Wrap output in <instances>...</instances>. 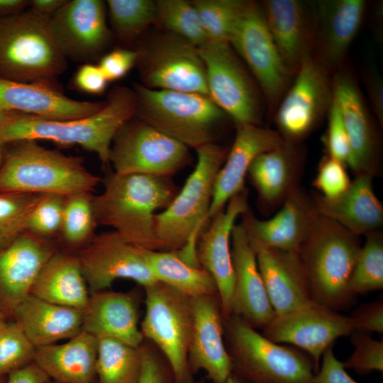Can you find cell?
Listing matches in <instances>:
<instances>
[{"label":"cell","mask_w":383,"mask_h":383,"mask_svg":"<svg viewBox=\"0 0 383 383\" xmlns=\"http://www.w3.org/2000/svg\"><path fill=\"white\" fill-rule=\"evenodd\" d=\"M133 89L117 86L104 106L95 113L72 120H50L16 113L0 126V142L45 140L61 146L77 145L94 152L104 166H109L112 140L120 127L135 114Z\"/></svg>","instance_id":"6da1fadb"},{"label":"cell","mask_w":383,"mask_h":383,"mask_svg":"<svg viewBox=\"0 0 383 383\" xmlns=\"http://www.w3.org/2000/svg\"><path fill=\"white\" fill-rule=\"evenodd\" d=\"M177 193L168 177L112 172L103 192L93 196L96 223L112 228L128 243L155 250V211L167 207Z\"/></svg>","instance_id":"7a4b0ae2"},{"label":"cell","mask_w":383,"mask_h":383,"mask_svg":"<svg viewBox=\"0 0 383 383\" xmlns=\"http://www.w3.org/2000/svg\"><path fill=\"white\" fill-rule=\"evenodd\" d=\"M196 166L172 201L154 218L156 251H175L187 262L200 266L196 244L208 221L215 178L228 152L210 143L196 149Z\"/></svg>","instance_id":"3957f363"},{"label":"cell","mask_w":383,"mask_h":383,"mask_svg":"<svg viewBox=\"0 0 383 383\" xmlns=\"http://www.w3.org/2000/svg\"><path fill=\"white\" fill-rule=\"evenodd\" d=\"M8 144L0 167V192L55 194L91 193L101 178L87 170L81 157L41 146L33 140Z\"/></svg>","instance_id":"277c9868"},{"label":"cell","mask_w":383,"mask_h":383,"mask_svg":"<svg viewBox=\"0 0 383 383\" xmlns=\"http://www.w3.org/2000/svg\"><path fill=\"white\" fill-rule=\"evenodd\" d=\"M361 247L359 236L318 215L298 251L314 301L335 311L351 302L348 284Z\"/></svg>","instance_id":"5b68a950"},{"label":"cell","mask_w":383,"mask_h":383,"mask_svg":"<svg viewBox=\"0 0 383 383\" xmlns=\"http://www.w3.org/2000/svg\"><path fill=\"white\" fill-rule=\"evenodd\" d=\"M223 335L233 373L247 383H313L316 370L307 353L270 340L242 318H223Z\"/></svg>","instance_id":"8992f818"},{"label":"cell","mask_w":383,"mask_h":383,"mask_svg":"<svg viewBox=\"0 0 383 383\" xmlns=\"http://www.w3.org/2000/svg\"><path fill=\"white\" fill-rule=\"evenodd\" d=\"M49 20L30 10L0 18V78L51 82L66 70Z\"/></svg>","instance_id":"52a82bcc"},{"label":"cell","mask_w":383,"mask_h":383,"mask_svg":"<svg viewBox=\"0 0 383 383\" xmlns=\"http://www.w3.org/2000/svg\"><path fill=\"white\" fill-rule=\"evenodd\" d=\"M135 116L195 149L213 143L216 128L228 116L209 96L153 89L138 84Z\"/></svg>","instance_id":"ba28073f"},{"label":"cell","mask_w":383,"mask_h":383,"mask_svg":"<svg viewBox=\"0 0 383 383\" xmlns=\"http://www.w3.org/2000/svg\"><path fill=\"white\" fill-rule=\"evenodd\" d=\"M145 314L140 328L170 366L175 383H194L188 362L193 325L192 298L157 282L144 288Z\"/></svg>","instance_id":"9c48e42d"},{"label":"cell","mask_w":383,"mask_h":383,"mask_svg":"<svg viewBox=\"0 0 383 383\" xmlns=\"http://www.w3.org/2000/svg\"><path fill=\"white\" fill-rule=\"evenodd\" d=\"M198 50L205 66L210 99L236 126L259 125L265 99L230 44L208 40Z\"/></svg>","instance_id":"30bf717a"},{"label":"cell","mask_w":383,"mask_h":383,"mask_svg":"<svg viewBox=\"0 0 383 383\" xmlns=\"http://www.w3.org/2000/svg\"><path fill=\"white\" fill-rule=\"evenodd\" d=\"M228 43L247 65L270 111L294 78L271 36L260 4L250 1L234 25Z\"/></svg>","instance_id":"8fae6325"},{"label":"cell","mask_w":383,"mask_h":383,"mask_svg":"<svg viewBox=\"0 0 383 383\" xmlns=\"http://www.w3.org/2000/svg\"><path fill=\"white\" fill-rule=\"evenodd\" d=\"M133 117L120 127L112 140L109 162L113 172L169 177L187 165L188 147Z\"/></svg>","instance_id":"7c38bea8"},{"label":"cell","mask_w":383,"mask_h":383,"mask_svg":"<svg viewBox=\"0 0 383 383\" xmlns=\"http://www.w3.org/2000/svg\"><path fill=\"white\" fill-rule=\"evenodd\" d=\"M137 52L136 65L144 87L209 96L198 48L185 39L167 32L154 37Z\"/></svg>","instance_id":"4fadbf2b"},{"label":"cell","mask_w":383,"mask_h":383,"mask_svg":"<svg viewBox=\"0 0 383 383\" xmlns=\"http://www.w3.org/2000/svg\"><path fill=\"white\" fill-rule=\"evenodd\" d=\"M333 101L332 77L312 56L305 60L274 111L278 132L297 144L327 116Z\"/></svg>","instance_id":"5bb4252c"},{"label":"cell","mask_w":383,"mask_h":383,"mask_svg":"<svg viewBox=\"0 0 383 383\" xmlns=\"http://www.w3.org/2000/svg\"><path fill=\"white\" fill-rule=\"evenodd\" d=\"M262 334L277 343L294 346L307 353L316 372L323 353L353 329L349 316L313 300L286 314L274 316Z\"/></svg>","instance_id":"9a60e30c"},{"label":"cell","mask_w":383,"mask_h":383,"mask_svg":"<svg viewBox=\"0 0 383 383\" xmlns=\"http://www.w3.org/2000/svg\"><path fill=\"white\" fill-rule=\"evenodd\" d=\"M75 254L90 294L108 289L118 279H131L143 288L157 282L147 264L145 249L114 231L93 236Z\"/></svg>","instance_id":"2e32d148"},{"label":"cell","mask_w":383,"mask_h":383,"mask_svg":"<svg viewBox=\"0 0 383 383\" xmlns=\"http://www.w3.org/2000/svg\"><path fill=\"white\" fill-rule=\"evenodd\" d=\"M49 22L55 41L66 59L89 61L111 38L106 3L101 0H66Z\"/></svg>","instance_id":"e0dca14e"},{"label":"cell","mask_w":383,"mask_h":383,"mask_svg":"<svg viewBox=\"0 0 383 383\" xmlns=\"http://www.w3.org/2000/svg\"><path fill=\"white\" fill-rule=\"evenodd\" d=\"M247 192L233 196L226 207L212 218L209 228L200 233L196 244L199 265L213 279L223 318L231 314L235 284L231 238L236 219L248 210Z\"/></svg>","instance_id":"ac0fdd59"},{"label":"cell","mask_w":383,"mask_h":383,"mask_svg":"<svg viewBox=\"0 0 383 383\" xmlns=\"http://www.w3.org/2000/svg\"><path fill=\"white\" fill-rule=\"evenodd\" d=\"M314 41L312 57L331 74L342 68L366 11L364 0L312 1Z\"/></svg>","instance_id":"d6986e66"},{"label":"cell","mask_w":383,"mask_h":383,"mask_svg":"<svg viewBox=\"0 0 383 383\" xmlns=\"http://www.w3.org/2000/svg\"><path fill=\"white\" fill-rule=\"evenodd\" d=\"M332 90L350 142L348 165L355 175L373 176L377 169L379 144L358 84L350 72L341 68L332 76Z\"/></svg>","instance_id":"ffe728a7"},{"label":"cell","mask_w":383,"mask_h":383,"mask_svg":"<svg viewBox=\"0 0 383 383\" xmlns=\"http://www.w3.org/2000/svg\"><path fill=\"white\" fill-rule=\"evenodd\" d=\"M193 325L188 362L193 375L204 371L211 383H222L233 365L223 335V316L218 294L192 298Z\"/></svg>","instance_id":"44dd1931"},{"label":"cell","mask_w":383,"mask_h":383,"mask_svg":"<svg viewBox=\"0 0 383 383\" xmlns=\"http://www.w3.org/2000/svg\"><path fill=\"white\" fill-rule=\"evenodd\" d=\"M57 250L50 240L26 231L0 251V311L6 318L30 294L40 270Z\"/></svg>","instance_id":"7402d4cb"},{"label":"cell","mask_w":383,"mask_h":383,"mask_svg":"<svg viewBox=\"0 0 383 383\" xmlns=\"http://www.w3.org/2000/svg\"><path fill=\"white\" fill-rule=\"evenodd\" d=\"M231 247L235 274L231 314L242 318L255 328L263 329L274 318V313L243 221L233 228Z\"/></svg>","instance_id":"603a6c76"},{"label":"cell","mask_w":383,"mask_h":383,"mask_svg":"<svg viewBox=\"0 0 383 383\" xmlns=\"http://www.w3.org/2000/svg\"><path fill=\"white\" fill-rule=\"evenodd\" d=\"M236 127L231 149L214 180L208 220L221 211L233 196L245 189V176L254 160L286 142L277 131L260 125L243 124Z\"/></svg>","instance_id":"cb8c5ba5"},{"label":"cell","mask_w":383,"mask_h":383,"mask_svg":"<svg viewBox=\"0 0 383 383\" xmlns=\"http://www.w3.org/2000/svg\"><path fill=\"white\" fill-rule=\"evenodd\" d=\"M260 5L280 55L294 75L302 62L313 53L314 16L312 1L266 0Z\"/></svg>","instance_id":"d4e9b609"},{"label":"cell","mask_w":383,"mask_h":383,"mask_svg":"<svg viewBox=\"0 0 383 383\" xmlns=\"http://www.w3.org/2000/svg\"><path fill=\"white\" fill-rule=\"evenodd\" d=\"M104 101L67 97L51 82H19L0 78V109L50 120H72L91 116Z\"/></svg>","instance_id":"484cf974"},{"label":"cell","mask_w":383,"mask_h":383,"mask_svg":"<svg viewBox=\"0 0 383 383\" xmlns=\"http://www.w3.org/2000/svg\"><path fill=\"white\" fill-rule=\"evenodd\" d=\"M318 215L312 198L298 187L271 218L260 220L249 209L241 217L251 239L267 248L298 252Z\"/></svg>","instance_id":"4316f807"},{"label":"cell","mask_w":383,"mask_h":383,"mask_svg":"<svg viewBox=\"0 0 383 383\" xmlns=\"http://www.w3.org/2000/svg\"><path fill=\"white\" fill-rule=\"evenodd\" d=\"M250 240L274 316L286 314L313 301L298 252L267 248L250 238Z\"/></svg>","instance_id":"83f0119b"},{"label":"cell","mask_w":383,"mask_h":383,"mask_svg":"<svg viewBox=\"0 0 383 383\" xmlns=\"http://www.w3.org/2000/svg\"><path fill=\"white\" fill-rule=\"evenodd\" d=\"M82 331L133 347L144 340L135 299L129 294L108 289L90 294L83 310Z\"/></svg>","instance_id":"f1b7e54d"},{"label":"cell","mask_w":383,"mask_h":383,"mask_svg":"<svg viewBox=\"0 0 383 383\" xmlns=\"http://www.w3.org/2000/svg\"><path fill=\"white\" fill-rule=\"evenodd\" d=\"M372 179L369 174L355 175L348 189L333 199L314 193L311 198L318 213L357 236L377 231L383 223V206Z\"/></svg>","instance_id":"f546056e"},{"label":"cell","mask_w":383,"mask_h":383,"mask_svg":"<svg viewBox=\"0 0 383 383\" xmlns=\"http://www.w3.org/2000/svg\"><path fill=\"white\" fill-rule=\"evenodd\" d=\"M98 339L82 331L62 344L36 348L33 362L56 383H98Z\"/></svg>","instance_id":"4dcf8cb0"},{"label":"cell","mask_w":383,"mask_h":383,"mask_svg":"<svg viewBox=\"0 0 383 383\" xmlns=\"http://www.w3.org/2000/svg\"><path fill=\"white\" fill-rule=\"evenodd\" d=\"M11 317L35 348L70 339L82 331L83 311L52 304L30 294L17 305Z\"/></svg>","instance_id":"1f68e13d"},{"label":"cell","mask_w":383,"mask_h":383,"mask_svg":"<svg viewBox=\"0 0 383 383\" xmlns=\"http://www.w3.org/2000/svg\"><path fill=\"white\" fill-rule=\"evenodd\" d=\"M30 294L52 304L83 311L90 292L76 254L57 250L40 270Z\"/></svg>","instance_id":"d6a6232c"},{"label":"cell","mask_w":383,"mask_h":383,"mask_svg":"<svg viewBox=\"0 0 383 383\" xmlns=\"http://www.w3.org/2000/svg\"><path fill=\"white\" fill-rule=\"evenodd\" d=\"M301 163L296 144L287 142L258 155L248 174L262 201L269 205L282 204L299 187Z\"/></svg>","instance_id":"836d02e7"},{"label":"cell","mask_w":383,"mask_h":383,"mask_svg":"<svg viewBox=\"0 0 383 383\" xmlns=\"http://www.w3.org/2000/svg\"><path fill=\"white\" fill-rule=\"evenodd\" d=\"M145 257L157 282L190 298L218 294L211 274L201 267L187 262L177 252L145 249Z\"/></svg>","instance_id":"e575fe53"},{"label":"cell","mask_w":383,"mask_h":383,"mask_svg":"<svg viewBox=\"0 0 383 383\" xmlns=\"http://www.w3.org/2000/svg\"><path fill=\"white\" fill-rule=\"evenodd\" d=\"M98 339V383H138L142 370L140 345L133 347L109 338Z\"/></svg>","instance_id":"d590c367"},{"label":"cell","mask_w":383,"mask_h":383,"mask_svg":"<svg viewBox=\"0 0 383 383\" xmlns=\"http://www.w3.org/2000/svg\"><path fill=\"white\" fill-rule=\"evenodd\" d=\"M353 270L348 290L354 296L383 288V237L379 230L365 235Z\"/></svg>","instance_id":"8d00e7d4"},{"label":"cell","mask_w":383,"mask_h":383,"mask_svg":"<svg viewBox=\"0 0 383 383\" xmlns=\"http://www.w3.org/2000/svg\"><path fill=\"white\" fill-rule=\"evenodd\" d=\"M156 21L168 33L179 36L196 47L208 41L199 14L192 1L185 0H158Z\"/></svg>","instance_id":"74e56055"},{"label":"cell","mask_w":383,"mask_h":383,"mask_svg":"<svg viewBox=\"0 0 383 383\" xmlns=\"http://www.w3.org/2000/svg\"><path fill=\"white\" fill-rule=\"evenodd\" d=\"M111 26L119 39L129 42L156 21V4L151 0H108Z\"/></svg>","instance_id":"f35d334b"},{"label":"cell","mask_w":383,"mask_h":383,"mask_svg":"<svg viewBox=\"0 0 383 383\" xmlns=\"http://www.w3.org/2000/svg\"><path fill=\"white\" fill-rule=\"evenodd\" d=\"M250 1L195 0L196 8L208 40L228 43L232 29Z\"/></svg>","instance_id":"ab89813d"},{"label":"cell","mask_w":383,"mask_h":383,"mask_svg":"<svg viewBox=\"0 0 383 383\" xmlns=\"http://www.w3.org/2000/svg\"><path fill=\"white\" fill-rule=\"evenodd\" d=\"M90 193H79L65 197L60 233L70 246H84L92 238L96 225Z\"/></svg>","instance_id":"60d3db41"},{"label":"cell","mask_w":383,"mask_h":383,"mask_svg":"<svg viewBox=\"0 0 383 383\" xmlns=\"http://www.w3.org/2000/svg\"><path fill=\"white\" fill-rule=\"evenodd\" d=\"M43 195L0 192V251L26 231L29 216Z\"/></svg>","instance_id":"b9f144b4"},{"label":"cell","mask_w":383,"mask_h":383,"mask_svg":"<svg viewBox=\"0 0 383 383\" xmlns=\"http://www.w3.org/2000/svg\"><path fill=\"white\" fill-rule=\"evenodd\" d=\"M36 348L15 321L0 330V379L33 362Z\"/></svg>","instance_id":"7bdbcfd3"},{"label":"cell","mask_w":383,"mask_h":383,"mask_svg":"<svg viewBox=\"0 0 383 383\" xmlns=\"http://www.w3.org/2000/svg\"><path fill=\"white\" fill-rule=\"evenodd\" d=\"M65 197L55 194H43L29 216L26 231L49 240L60 232Z\"/></svg>","instance_id":"ee69618b"},{"label":"cell","mask_w":383,"mask_h":383,"mask_svg":"<svg viewBox=\"0 0 383 383\" xmlns=\"http://www.w3.org/2000/svg\"><path fill=\"white\" fill-rule=\"evenodd\" d=\"M354 350L343 365L360 375L383 371V340L374 339L370 334L353 331L350 335Z\"/></svg>","instance_id":"f6af8a7d"},{"label":"cell","mask_w":383,"mask_h":383,"mask_svg":"<svg viewBox=\"0 0 383 383\" xmlns=\"http://www.w3.org/2000/svg\"><path fill=\"white\" fill-rule=\"evenodd\" d=\"M345 167L328 155L322 158L313 182V186L320 195L326 199H333L348 189L351 180Z\"/></svg>","instance_id":"bcb514c9"},{"label":"cell","mask_w":383,"mask_h":383,"mask_svg":"<svg viewBox=\"0 0 383 383\" xmlns=\"http://www.w3.org/2000/svg\"><path fill=\"white\" fill-rule=\"evenodd\" d=\"M327 116L328 128L324 138L327 155L348 165L350 158V142L340 111L333 98Z\"/></svg>","instance_id":"7dc6e473"},{"label":"cell","mask_w":383,"mask_h":383,"mask_svg":"<svg viewBox=\"0 0 383 383\" xmlns=\"http://www.w3.org/2000/svg\"><path fill=\"white\" fill-rule=\"evenodd\" d=\"M140 349L142 370L138 383H175L170 366L154 344L144 339Z\"/></svg>","instance_id":"c3c4849f"},{"label":"cell","mask_w":383,"mask_h":383,"mask_svg":"<svg viewBox=\"0 0 383 383\" xmlns=\"http://www.w3.org/2000/svg\"><path fill=\"white\" fill-rule=\"evenodd\" d=\"M353 331L366 333L383 332V299L363 304L349 316Z\"/></svg>","instance_id":"681fc988"},{"label":"cell","mask_w":383,"mask_h":383,"mask_svg":"<svg viewBox=\"0 0 383 383\" xmlns=\"http://www.w3.org/2000/svg\"><path fill=\"white\" fill-rule=\"evenodd\" d=\"M138 55L137 50L118 48L104 55L98 65L109 82L126 76L136 65Z\"/></svg>","instance_id":"f907efd6"},{"label":"cell","mask_w":383,"mask_h":383,"mask_svg":"<svg viewBox=\"0 0 383 383\" xmlns=\"http://www.w3.org/2000/svg\"><path fill=\"white\" fill-rule=\"evenodd\" d=\"M72 83L80 91L99 95L105 91L109 82L98 65L87 62L79 67Z\"/></svg>","instance_id":"816d5d0a"},{"label":"cell","mask_w":383,"mask_h":383,"mask_svg":"<svg viewBox=\"0 0 383 383\" xmlns=\"http://www.w3.org/2000/svg\"><path fill=\"white\" fill-rule=\"evenodd\" d=\"M322 362L313 378V383H357L345 371L343 362L339 361L332 346L322 355Z\"/></svg>","instance_id":"f5cc1de1"},{"label":"cell","mask_w":383,"mask_h":383,"mask_svg":"<svg viewBox=\"0 0 383 383\" xmlns=\"http://www.w3.org/2000/svg\"><path fill=\"white\" fill-rule=\"evenodd\" d=\"M362 77L370 106L379 125L383 123V81L375 65L368 63L362 70Z\"/></svg>","instance_id":"db71d44e"},{"label":"cell","mask_w":383,"mask_h":383,"mask_svg":"<svg viewBox=\"0 0 383 383\" xmlns=\"http://www.w3.org/2000/svg\"><path fill=\"white\" fill-rule=\"evenodd\" d=\"M7 377V383H49L50 381L34 362L11 372Z\"/></svg>","instance_id":"11a10c76"},{"label":"cell","mask_w":383,"mask_h":383,"mask_svg":"<svg viewBox=\"0 0 383 383\" xmlns=\"http://www.w3.org/2000/svg\"><path fill=\"white\" fill-rule=\"evenodd\" d=\"M65 1L66 0H32L29 1L28 7L34 13L50 18Z\"/></svg>","instance_id":"9f6ffc18"},{"label":"cell","mask_w":383,"mask_h":383,"mask_svg":"<svg viewBox=\"0 0 383 383\" xmlns=\"http://www.w3.org/2000/svg\"><path fill=\"white\" fill-rule=\"evenodd\" d=\"M29 6V1L0 0V18L21 13Z\"/></svg>","instance_id":"6f0895ef"},{"label":"cell","mask_w":383,"mask_h":383,"mask_svg":"<svg viewBox=\"0 0 383 383\" xmlns=\"http://www.w3.org/2000/svg\"><path fill=\"white\" fill-rule=\"evenodd\" d=\"M16 113H18L7 112L0 109V126L5 123Z\"/></svg>","instance_id":"680465c9"},{"label":"cell","mask_w":383,"mask_h":383,"mask_svg":"<svg viewBox=\"0 0 383 383\" xmlns=\"http://www.w3.org/2000/svg\"><path fill=\"white\" fill-rule=\"evenodd\" d=\"M195 383V382H194ZM222 383H247L239 377L232 373L224 382Z\"/></svg>","instance_id":"91938a15"},{"label":"cell","mask_w":383,"mask_h":383,"mask_svg":"<svg viewBox=\"0 0 383 383\" xmlns=\"http://www.w3.org/2000/svg\"><path fill=\"white\" fill-rule=\"evenodd\" d=\"M6 147H7V144L0 142V167L4 158Z\"/></svg>","instance_id":"94428289"},{"label":"cell","mask_w":383,"mask_h":383,"mask_svg":"<svg viewBox=\"0 0 383 383\" xmlns=\"http://www.w3.org/2000/svg\"><path fill=\"white\" fill-rule=\"evenodd\" d=\"M6 317L0 311V330L7 323Z\"/></svg>","instance_id":"6125c7cd"},{"label":"cell","mask_w":383,"mask_h":383,"mask_svg":"<svg viewBox=\"0 0 383 383\" xmlns=\"http://www.w3.org/2000/svg\"><path fill=\"white\" fill-rule=\"evenodd\" d=\"M6 377L0 379V383H5L6 382Z\"/></svg>","instance_id":"be15d7a7"},{"label":"cell","mask_w":383,"mask_h":383,"mask_svg":"<svg viewBox=\"0 0 383 383\" xmlns=\"http://www.w3.org/2000/svg\"><path fill=\"white\" fill-rule=\"evenodd\" d=\"M49 383H56V382H54L50 380Z\"/></svg>","instance_id":"e7e4bbea"}]
</instances>
